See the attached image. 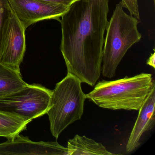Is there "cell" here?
<instances>
[{"label":"cell","instance_id":"cell-17","mask_svg":"<svg viewBox=\"0 0 155 155\" xmlns=\"http://www.w3.org/2000/svg\"><path fill=\"white\" fill-rule=\"evenodd\" d=\"M154 2H155V0H154Z\"/></svg>","mask_w":155,"mask_h":155},{"label":"cell","instance_id":"cell-12","mask_svg":"<svg viewBox=\"0 0 155 155\" xmlns=\"http://www.w3.org/2000/svg\"><path fill=\"white\" fill-rule=\"evenodd\" d=\"M27 85L21 72L0 64V97L15 92Z\"/></svg>","mask_w":155,"mask_h":155},{"label":"cell","instance_id":"cell-2","mask_svg":"<svg viewBox=\"0 0 155 155\" xmlns=\"http://www.w3.org/2000/svg\"><path fill=\"white\" fill-rule=\"evenodd\" d=\"M154 84L155 81L149 73L117 80H102L86 94V98L102 108L139 110Z\"/></svg>","mask_w":155,"mask_h":155},{"label":"cell","instance_id":"cell-5","mask_svg":"<svg viewBox=\"0 0 155 155\" xmlns=\"http://www.w3.org/2000/svg\"><path fill=\"white\" fill-rule=\"evenodd\" d=\"M52 91L39 84H27L20 89L0 97V110L12 113L29 123L47 114Z\"/></svg>","mask_w":155,"mask_h":155},{"label":"cell","instance_id":"cell-8","mask_svg":"<svg viewBox=\"0 0 155 155\" xmlns=\"http://www.w3.org/2000/svg\"><path fill=\"white\" fill-rule=\"evenodd\" d=\"M68 155V150L57 141H33L19 134L0 143V155Z\"/></svg>","mask_w":155,"mask_h":155},{"label":"cell","instance_id":"cell-14","mask_svg":"<svg viewBox=\"0 0 155 155\" xmlns=\"http://www.w3.org/2000/svg\"><path fill=\"white\" fill-rule=\"evenodd\" d=\"M120 2L123 8L127 9L130 15L140 19L138 0H121Z\"/></svg>","mask_w":155,"mask_h":155},{"label":"cell","instance_id":"cell-7","mask_svg":"<svg viewBox=\"0 0 155 155\" xmlns=\"http://www.w3.org/2000/svg\"><path fill=\"white\" fill-rule=\"evenodd\" d=\"M25 28L46 20H57L68 11L70 7L41 0H8Z\"/></svg>","mask_w":155,"mask_h":155},{"label":"cell","instance_id":"cell-13","mask_svg":"<svg viewBox=\"0 0 155 155\" xmlns=\"http://www.w3.org/2000/svg\"><path fill=\"white\" fill-rule=\"evenodd\" d=\"M9 4L8 0H0V60L2 51V41L5 26L9 14Z\"/></svg>","mask_w":155,"mask_h":155},{"label":"cell","instance_id":"cell-16","mask_svg":"<svg viewBox=\"0 0 155 155\" xmlns=\"http://www.w3.org/2000/svg\"><path fill=\"white\" fill-rule=\"evenodd\" d=\"M147 65L150 66L153 68H155V52H153L151 54L150 57L147 60Z\"/></svg>","mask_w":155,"mask_h":155},{"label":"cell","instance_id":"cell-4","mask_svg":"<svg viewBox=\"0 0 155 155\" xmlns=\"http://www.w3.org/2000/svg\"><path fill=\"white\" fill-rule=\"evenodd\" d=\"M78 78L68 73L52 91L51 107L47 112L52 136L57 139L71 124L81 119L86 94Z\"/></svg>","mask_w":155,"mask_h":155},{"label":"cell","instance_id":"cell-9","mask_svg":"<svg viewBox=\"0 0 155 155\" xmlns=\"http://www.w3.org/2000/svg\"><path fill=\"white\" fill-rule=\"evenodd\" d=\"M138 116L126 146L127 153L132 152L140 145L143 134L152 129L155 124V84L139 110Z\"/></svg>","mask_w":155,"mask_h":155},{"label":"cell","instance_id":"cell-3","mask_svg":"<svg viewBox=\"0 0 155 155\" xmlns=\"http://www.w3.org/2000/svg\"><path fill=\"white\" fill-rule=\"evenodd\" d=\"M139 21L124 12L121 2L116 5L106 28L101 72L111 78L127 51L140 41L142 36L138 30Z\"/></svg>","mask_w":155,"mask_h":155},{"label":"cell","instance_id":"cell-11","mask_svg":"<svg viewBox=\"0 0 155 155\" xmlns=\"http://www.w3.org/2000/svg\"><path fill=\"white\" fill-rule=\"evenodd\" d=\"M28 124L17 115L0 110V137L14 138L27 129Z\"/></svg>","mask_w":155,"mask_h":155},{"label":"cell","instance_id":"cell-6","mask_svg":"<svg viewBox=\"0 0 155 155\" xmlns=\"http://www.w3.org/2000/svg\"><path fill=\"white\" fill-rule=\"evenodd\" d=\"M26 30L9 5L0 64L19 72L26 51Z\"/></svg>","mask_w":155,"mask_h":155},{"label":"cell","instance_id":"cell-10","mask_svg":"<svg viewBox=\"0 0 155 155\" xmlns=\"http://www.w3.org/2000/svg\"><path fill=\"white\" fill-rule=\"evenodd\" d=\"M68 155H112L101 143L86 136L76 135L68 142Z\"/></svg>","mask_w":155,"mask_h":155},{"label":"cell","instance_id":"cell-1","mask_svg":"<svg viewBox=\"0 0 155 155\" xmlns=\"http://www.w3.org/2000/svg\"><path fill=\"white\" fill-rule=\"evenodd\" d=\"M109 0H78L60 20L68 73L95 86L100 78Z\"/></svg>","mask_w":155,"mask_h":155},{"label":"cell","instance_id":"cell-15","mask_svg":"<svg viewBox=\"0 0 155 155\" xmlns=\"http://www.w3.org/2000/svg\"><path fill=\"white\" fill-rule=\"evenodd\" d=\"M46 2L50 3H55V4H61L65 6L70 7L74 2L78 0H41Z\"/></svg>","mask_w":155,"mask_h":155}]
</instances>
